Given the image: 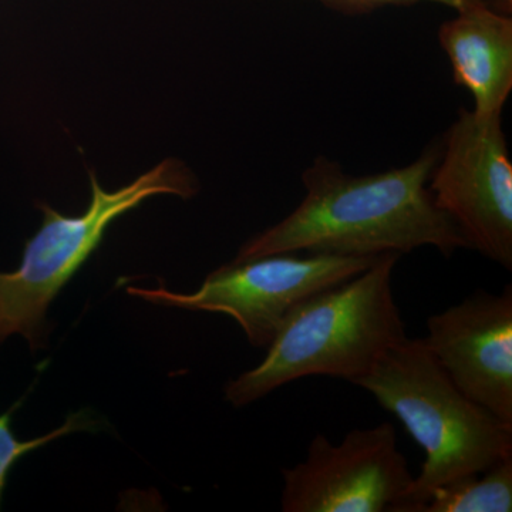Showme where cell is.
Wrapping results in <instances>:
<instances>
[{"label":"cell","instance_id":"1","mask_svg":"<svg viewBox=\"0 0 512 512\" xmlns=\"http://www.w3.org/2000/svg\"><path fill=\"white\" fill-rule=\"evenodd\" d=\"M440 148V140L433 141L412 163L366 175L316 157L302 173L301 204L245 242L235 261L281 252L402 256L424 247L451 258L458 249H470L431 197L430 174Z\"/></svg>","mask_w":512,"mask_h":512},{"label":"cell","instance_id":"2","mask_svg":"<svg viewBox=\"0 0 512 512\" xmlns=\"http://www.w3.org/2000/svg\"><path fill=\"white\" fill-rule=\"evenodd\" d=\"M399 258L382 255L366 271L293 309L266 348L265 359L227 384V402L248 406L305 377L329 376L356 384L369 375L407 338L393 295Z\"/></svg>","mask_w":512,"mask_h":512},{"label":"cell","instance_id":"3","mask_svg":"<svg viewBox=\"0 0 512 512\" xmlns=\"http://www.w3.org/2000/svg\"><path fill=\"white\" fill-rule=\"evenodd\" d=\"M356 386L402 421L426 454L393 512H421L436 488L512 456V426L468 399L423 338L397 343Z\"/></svg>","mask_w":512,"mask_h":512},{"label":"cell","instance_id":"4","mask_svg":"<svg viewBox=\"0 0 512 512\" xmlns=\"http://www.w3.org/2000/svg\"><path fill=\"white\" fill-rule=\"evenodd\" d=\"M90 184L92 200L79 217L37 204L43 212L42 227L26 242L18 269L0 272V345L20 335L30 349L45 348L49 306L100 247L110 225L154 195L188 200L198 192L197 178L175 160H165L117 191L103 190L94 173Z\"/></svg>","mask_w":512,"mask_h":512},{"label":"cell","instance_id":"5","mask_svg":"<svg viewBox=\"0 0 512 512\" xmlns=\"http://www.w3.org/2000/svg\"><path fill=\"white\" fill-rule=\"evenodd\" d=\"M380 256L281 252L234 259L211 272L192 293L171 292L163 285L157 289L130 286L127 292L157 305L231 316L254 348L266 349L293 309L366 271Z\"/></svg>","mask_w":512,"mask_h":512},{"label":"cell","instance_id":"6","mask_svg":"<svg viewBox=\"0 0 512 512\" xmlns=\"http://www.w3.org/2000/svg\"><path fill=\"white\" fill-rule=\"evenodd\" d=\"M501 116L458 110L440 138L429 190L468 248L511 271L512 161Z\"/></svg>","mask_w":512,"mask_h":512},{"label":"cell","instance_id":"7","mask_svg":"<svg viewBox=\"0 0 512 512\" xmlns=\"http://www.w3.org/2000/svg\"><path fill=\"white\" fill-rule=\"evenodd\" d=\"M282 477L284 512H393L414 480L387 421L352 430L336 446L318 434Z\"/></svg>","mask_w":512,"mask_h":512},{"label":"cell","instance_id":"8","mask_svg":"<svg viewBox=\"0 0 512 512\" xmlns=\"http://www.w3.org/2000/svg\"><path fill=\"white\" fill-rule=\"evenodd\" d=\"M427 349L468 399L512 426V288L478 291L427 319Z\"/></svg>","mask_w":512,"mask_h":512},{"label":"cell","instance_id":"9","mask_svg":"<svg viewBox=\"0 0 512 512\" xmlns=\"http://www.w3.org/2000/svg\"><path fill=\"white\" fill-rule=\"evenodd\" d=\"M439 45L453 69L454 82L473 99L480 116L503 114L512 92V16L487 0L457 10L441 23Z\"/></svg>","mask_w":512,"mask_h":512},{"label":"cell","instance_id":"10","mask_svg":"<svg viewBox=\"0 0 512 512\" xmlns=\"http://www.w3.org/2000/svg\"><path fill=\"white\" fill-rule=\"evenodd\" d=\"M511 511L512 456L481 473L441 485L421 508V512Z\"/></svg>","mask_w":512,"mask_h":512},{"label":"cell","instance_id":"11","mask_svg":"<svg viewBox=\"0 0 512 512\" xmlns=\"http://www.w3.org/2000/svg\"><path fill=\"white\" fill-rule=\"evenodd\" d=\"M19 406L20 402L10 407L8 412L0 414V507H2L3 493H5L10 471L20 458L33 453L37 448L46 446L50 441L76 433V431H93L97 426V421L87 414V410H80V412L70 414L62 426L53 430L52 433L37 437V439L20 441L12 430V416Z\"/></svg>","mask_w":512,"mask_h":512},{"label":"cell","instance_id":"12","mask_svg":"<svg viewBox=\"0 0 512 512\" xmlns=\"http://www.w3.org/2000/svg\"><path fill=\"white\" fill-rule=\"evenodd\" d=\"M309 2L319 3L333 12L342 13L345 16H362L379 9L417 5V3H436V5H443L457 12V10L483 3L485 0H309Z\"/></svg>","mask_w":512,"mask_h":512},{"label":"cell","instance_id":"13","mask_svg":"<svg viewBox=\"0 0 512 512\" xmlns=\"http://www.w3.org/2000/svg\"><path fill=\"white\" fill-rule=\"evenodd\" d=\"M487 3L491 8L498 10V12L505 13V15H511L512 0H487Z\"/></svg>","mask_w":512,"mask_h":512}]
</instances>
